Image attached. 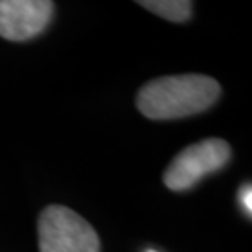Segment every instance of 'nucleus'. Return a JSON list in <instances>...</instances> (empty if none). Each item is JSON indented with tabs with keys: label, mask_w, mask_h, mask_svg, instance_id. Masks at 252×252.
<instances>
[{
	"label": "nucleus",
	"mask_w": 252,
	"mask_h": 252,
	"mask_svg": "<svg viewBox=\"0 0 252 252\" xmlns=\"http://www.w3.org/2000/svg\"><path fill=\"white\" fill-rule=\"evenodd\" d=\"M220 94V84L208 75H167L143 85L136 97V107L146 118L175 120L210 108Z\"/></svg>",
	"instance_id": "f257e3e1"
},
{
	"label": "nucleus",
	"mask_w": 252,
	"mask_h": 252,
	"mask_svg": "<svg viewBox=\"0 0 252 252\" xmlns=\"http://www.w3.org/2000/svg\"><path fill=\"white\" fill-rule=\"evenodd\" d=\"M39 252H100L95 229L70 208L51 205L38 220Z\"/></svg>",
	"instance_id": "f03ea898"
},
{
	"label": "nucleus",
	"mask_w": 252,
	"mask_h": 252,
	"mask_svg": "<svg viewBox=\"0 0 252 252\" xmlns=\"http://www.w3.org/2000/svg\"><path fill=\"white\" fill-rule=\"evenodd\" d=\"M231 159V148L224 139L208 138L182 149L164 172L165 187L187 190L211 172L220 170Z\"/></svg>",
	"instance_id": "7ed1b4c3"
},
{
	"label": "nucleus",
	"mask_w": 252,
	"mask_h": 252,
	"mask_svg": "<svg viewBox=\"0 0 252 252\" xmlns=\"http://www.w3.org/2000/svg\"><path fill=\"white\" fill-rule=\"evenodd\" d=\"M53 7L48 0H0V36L10 41L36 36L51 22Z\"/></svg>",
	"instance_id": "20e7f679"
},
{
	"label": "nucleus",
	"mask_w": 252,
	"mask_h": 252,
	"mask_svg": "<svg viewBox=\"0 0 252 252\" xmlns=\"http://www.w3.org/2000/svg\"><path fill=\"white\" fill-rule=\"evenodd\" d=\"M138 3L159 17L175 23L187 22L191 15V2L187 0H143Z\"/></svg>",
	"instance_id": "39448f33"
},
{
	"label": "nucleus",
	"mask_w": 252,
	"mask_h": 252,
	"mask_svg": "<svg viewBox=\"0 0 252 252\" xmlns=\"http://www.w3.org/2000/svg\"><path fill=\"white\" fill-rule=\"evenodd\" d=\"M252 190H251V184L244 185L243 190H241V203H243L244 210H248V213H252Z\"/></svg>",
	"instance_id": "423d86ee"
},
{
	"label": "nucleus",
	"mask_w": 252,
	"mask_h": 252,
	"mask_svg": "<svg viewBox=\"0 0 252 252\" xmlns=\"http://www.w3.org/2000/svg\"><path fill=\"white\" fill-rule=\"evenodd\" d=\"M148 252H154V251H148Z\"/></svg>",
	"instance_id": "0eeeda50"
}]
</instances>
